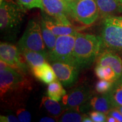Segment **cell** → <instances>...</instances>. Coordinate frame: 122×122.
I'll list each match as a JSON object with an SVG mask.
<instances>
[{
    "label": "cell",
    "mask_w": 122,
    "mask_h": 122,
    "mask_svg": "<svg viewBox=\"0 0 122 122\" xmlns=\"http://www.w3.org/2000/svg\"><path fill=\"white\" fill-rule=\"evenodd\" d=\"M32 89L26 74L15 70L4 61L0 62L1 101L7 106L22 102Z\"/></svg>",
    "instance_id": "1"
},
{
    "label": "cell",
    "mask_w": 122,
    "mask_h": 122,
    "mask_svg": "<svg viewBox=\"0 0 122 122\" xmlns=\"http://www.w3.org/2000/svg\"><path fill=\"white\" fill-rule=\"evenodd\" d=\"M101 48L100 36L77 32L73 52L75 63L80 70L90 67L96 61Z\"/></svg>",
    "instance_id": "2"
},
{
    "label": "cell",
    "mask_w": 122,
    "mask_h": 122,
    "mask_svg": "<svg viewBox=\"0 0 122 122\" xmlns=\"http://www.w3.org/2000/svg\"><path fill=\"white\" fill-rule=\"evenodd\" d=\"M25 9L14 0H0V28L5 37H16L23 20Z\"/></svg>",
    "instance_id": "3"
},
{
    "label": "cell",
    "mask_w": 122,
    "mask_h": 122,
    "mask_svg": "<svg viewBox=\"0 0 122 122\" xmlns=\"http://www.w3.org/2000/svg\"><path fill=\"white\" fill-rule=\"evenodd\" d=\"M100 37L101 50L122 54V16L111 15L105 18Z\"/></svg>",
    "instance_id": "4"
},
{
    "label": "cell",
    "mask_w": 122,
    "mask_h": 122,
    "mask_svg": "<svg viewBox=\"0 0 122 122\" xmlns=\"http://www.w3.org/2000/svg\"><path fill=\"white\" fill-rule=\"evenodd\" d=\"M67 2L68 14L81 23L91 25L100 16L96 0H67Z\"/></svg>",
    "instance_id": "5"
},
{
    "label": "cell",
    "mask_w": 122,
    "mask_h": 122,
    "mask_svg": "<svg viewBox=\"0 0 122 122\" xmlns=\"http://www.w3.org/2000/svg\"><path fill=\"white\" fill-rule=\"evenodd\" d=\"M19 49L37 51L46 55L48 51L42 37L41 21L30 19L27 24L25 31L18 42Z\"/></svg>",
    "instance_id": "6"
},
{
    "label": "cell",
    "mask_w": 122,
    "mask_h": 122,
    "mask_svg": "<svg viewBox=\"0 0 122 122\" xmlns=\"http://www.w3.org/2000/svg\"><path fill=\"white\" fill-rule=\"evenodd\" d=\"M76 33L58 36L54 49L48 52V61L50 62L59 61L75 64L73 58V52Z\"/></svg>",
    "instance_id": "7"
},
{
    "label": "cell",
    "mask_w": 122,
    "mask_h": 122,
    "mask_svg": "<svg viewBox=\"0 0 122 122\" xmlns=\"http://www.w3.org/2000/svg\"><path fill=\"white\" fill-rule=\"evenodd\" d=\"M0 58L15 70L26 74L28 66L25 62L19 47L12 44L1 42Z\"/></svg>",
    "instance_id": "8"
},
{
    "label": "cell",
    "mask_w": 122,
    "mask_h": 122,
    "mask_svg": "<svg viewBox=\"0 0 122 122\" xmlns=\"http://www.w3.org/2000/svg\"><path fill=\"white\" fill-rule=\"evenodd\" d=\"M92 97L90 89L88 86H78L66 93L62 100V105L65 110H74L79 111V109ZM80 112V111H79Z\"/></svg>",
    "instance_id": "9"
},
{
    "label": "cell",
    "mask_w": 122,
    "mask_h": 122,
    "mask_svg": "<svg viewBox=\"0 0 122 122\" xmlns=\"http://www.w3.org/2000/svg\"><path fill=\"white\" fill-rule=\"evenodd\" d=\"M57 79L65 86L74 85L77 80L80 69L74 63L65 62H50Z\"/></svg>",
    "instance_id": "10"
},
{
    "label": "cell",
    "mask_w": 122,
    "mask_h": 122,
    "mask_svg": "<svg viewBox=\"0 0 122 122\" xmlns=\"http://www.w3.org/2000/svg\"><path fill=\"white\" fill-rule=\"evenodd\" d=\"M46 14L66 24H71L68 19L67 0H42Z\"/></svg>",
    "instance_id": "11"
},
{
    "label": "cell",
    "mask_w": 122,
    "mask_h": 122,
    "mask_svg": "<svg viewBox=\"0 0 122 122\" xmlns=\"http://www.w3.org/2000/svg\"><path fill=\"white\" fill-rule=\"evenodd\" d=\"M96 65L111 67L115 72L118 79L121 77L122 60L117 53L109 50H101L96 59Z\"/></svg>",
    "instance_id": "12"
},
{
    "label": "cell",
    "mask_w": 122,
    "mask_h": 122,
    "mask_svg": "<svg viewBox=\"0 0 122 122\" xmlns=\"http://www.w3.org/2000/svg\"><path fill=\"white\" fill-rule=\"evenodd\" d=\"M113 108L107 93L102 96L91 97L79 109L80 112H84L89 109L102 112L107 115L111 109Z\"/></svg>",
    "instance_id": "13"
},
{
    "label": "cell",
    "mask_w": 122,
    "mask_h": 122,
    "mask_svg": "<svg viewBox=\"0 0 122 122\" xmlns=\"http://www.w3.org/2000/svg\"><path fill=\"white\" fill-rule=\"evenodd\" d=\"M42 21L48 28L57 36L61 35H71L77 32L71 24H66L51 17L46 14L43 15Z\"/></svg>",
    "instance_id": "14"
},
{
    "label": "cell",
    "mask_w": 122,
    "mask_h": 122,
    "mask_svg": "<svg viewBox=\"0 0 122 122\" xmlns=\"http://www.w3.org/2000/svg\"><path fill=\"white\" fill-rule=\"evenodd\" d=\"M30 70L36 78L45 84H49L57 79L52 66L48 62L33 67Z\"/></svg>",
    "instance_id": "15"
},
{
    "label": "cell",
    "mask_w": 122,
    "mask_h": 122,
    "mask_svg": "<svg viewBox=\"0 0 122 122\" xmlns=\"http://www.w3.org/2000/svg\"><path fill=\"white\" fill-rule=\"evenodd\" d=\"M20 50L25 62L30 68L42 65L47 62V59L48 60V56L41 53L26 49H20Z\"/></svg>",
    "instance_id": "16"
},
{
    "label": "cell",
    "mask_w": 122,
    "mask_h": 122,
    "mask_svg": "<svg viewBox=\"0 0 122 122\" xmlns=\"http://www.w3.org/2000/svg\"><path fill=\"white\" fill-rule=\"evenodd\" d=\"M98 5L100 15L103 18L114 15L118 12L119 0H96Z\"/></svg>",
    "instance_id": "17"
},
{
    "label": "cell",
    "mask_w": 122,
    "mask_h": 122,
    "mask_svg": "<svg viewBox=\"0 0 122 122\" xmlns=\"http://www.w3.org/2000/svg\"><path fill=\"white\" fill-rule=\"evenodd\" d=\"M107 94L113 107L122 106V79L113 82L112 88Z\"/></svg>",
    "instance_id": "18"
},
{
    "label": "cell",
    "mask_w": 122,
    "mask_h": 122,
    "mask_svg": "<svg viewBox=\"0 0 122 122\" xmlns=\"http://www.w3.org/2000/svg\"><path fill=\"white\" fill-rule=\"evenodd\" d=\"M41 105L50 115L54 117H59L63 113L65 110L57 101H55L50 97H43L41 100Z\"/></svg>",
    "instance_id": "19"
},
{
    "label": "cell",
    "mask_w": 122,
    "mask_h": 122,
    "mask_svg": "<svg viewBox=\"0 0 122 122\" xmlns=\"http://www.w3.org/2000/svg\"><path fill=\"white\" fill-rule=\"evenodd\" d=\"M62 85V83L58 79L49 84L47 89V95L48 97L57 101L62 100L67 93Z\"/></svg>",
    "instance_id": "20"
},
{
    "label": "cell",
    "mask_w": 122,
    "mask_h": 122,
    "mask_svg": "<svg viewBox=\"0 0 122 122\" xmlns=\"http://www.w3.org/2000/svg\"><path fill=\"white\" fill-rule=\"evenodd\" d=\"M41 27L44 43L48 52H49L54 49L58 36L54 34L51 30L46 26L42 19L41 20Z\"/></svg>",
    "instance_id": "21"
},
{
    "label": "cell",
    "mask_w": 122,
    "mask_h": 122,
    "mask_svg": "<svg viewBox=\"0 0 122 122\" xmlns=\"http://www.w3.org/2000/svg\"><path fill=\"white\" fill-rule=\"evenodd\" d=\"M94 70L96 75L99 79L112 82L118 80L117 74L111 67L96 65Z\"/></svg>",
    "instance_id": "22"
},
{
    "label": "cell",
    "mask_w": 122,
    "mask_h": 122,
    "mask_svg": "<svg viewBox=\"0 0 122 122\" xmlns=\"http://www.w3.org/2000/svg\"><path fill=\"white\" fill-rule=\"evenodd\" d=\"M85 115L80 114L79 111L74 110H67L59 117L58 121L60 122H81Z\"/></svg>",
    "instance_id": "23"
},
{
    "label": "cell",
    "mask_w": 122,
    "mask_h": 122,
    "mask_svg": "<svg viewBox=\"0 0 122 122\" xmlns=\"http://www.w3.org/2000/svg\"><path fill=\"white\" fill-rule=\"evenodd\" d=\"M15 1L25 9L39 8L44 11L42 0H15Z\"/></svg>",
    "instance_id": "24"
},
{
    "label": "cell",
    "mask_w": 122,
    "mask_h": 122,
    "mask_svg": "<svg viewBox=\"0 0 122 122\" xmlns=\"http://www.w3.org/2000/svg\"><path fill=\"white\" fill-rule=\"evenodd\" d=\"M113 82L106 80L101 79L96 85V90L98 93L102 94L107 93L110 91L112 86Z\"/></svg>",
    "instance_id": "25"
},
{
    "label": "cell",
    "mask_w": 122,
    "mask_h": 122,
    "mask_svg": "<svg viewBox=\"0 0 122 122\" xmlns=\"http://www.w3.org/2000/svg\"><path fill=\"white\" fill-rule=\"evenodd\" d=\"M16 115L19 122H30L31 121V115L25 109L20 108L18 109L16 111Z\"/></svg>",
    "instance_id": "26"
},
{
    "label": "cell",
    "mask_w": 122,
    "mask_h": 122,
    "mask_svg": "<svg viewBox=\"0 0 122 122\" xmlns=\"http://www.w3.org/2000/svg\"><path fill=\"white\" fill-rule=\"evenodd\" d=\"M89 116L94 122H106V114L101 111L93 110L89 112Z\"/></svg>",
    "instance_id": "27"
},
{
    "label": "cell",
    "mask_w": 122,
    "mask_h": 122,
    "mask_svg": "<svg viewBox=\"0 0 122 122\" xmlns=\"http://www.w3.org/2000/svg\"><path fill=\"white\" fill-rule=\"evenodd\" d=\"M107 115L115 118L118 122H122V114L117 107H113L110 110Z\"/></svg>",
    "instance_id": "28"
},
{
    "label": "cell",
    "mask_w": 122,
    "mask_h": 122,
    "mask_svg": "<svg viewBox=\"0 0 122 122\" xmlns=\"http://www.w3.org/2000/svg\"><path fill=\"white\" fill-rule=\"evenodd\" d=\"M0 121L1 122H18L19 120L17 117L13 115H9L7 116L1 115Z\"/></svg>",
    "instance_id": "29"
},
{
    "label": "cell",
    "mask_w": 122,
    "mask_h": 122,
    "mask_svg": "<svg viewBox=\"0 0 122 122\" xmlns=\"http://www.w3.org/2000/svg\"><path fill=\"white\" fill-rule=\"evenodd\" d=\"M40 122H54L56 120L54 118H50V117H44L40 120Z\"/></svg>",
    "instance_id": "30"
},
{
    "label": "cell",
    "mask_w": 122,
    "mask_h": 122,
    "mask_svg": "<svg viewBox=\"0 0 122 122\" xmlns=\"http://www.w3.org/2000/svg\"><path fill=\"white\" fill-rule=\"evenodd\" d=\"M106 122H118V120L116 119L115 118H114V117H112V116L109 115H107Z\"/></svg>",
    "instance_id": "31"
},
{
    "label": "cell",
    "mask_w": 122,
    "mask_h": 122,
    "mask_svg": "<svg viewBox=\"0 0 122 122\" xmlns=\"http://www.w3.org/2000/svg\"><path fill=\"white\" fill-rule=\"evenodd\" d=\"M118 12L120 13H122V0H119L118 1Z\"/></svg>",
    "instance_id": "32"
},
{
    "label": "cell",
    "mask_w": 122,
    "mask_h": 122,
    "mask_svg": "<svg viewBox=\"0 0 122 122\" xmlns=\"http://www.w3.org/2000/svg\"><path fill=\"white\" fill-rule=\"evenodd\" d=\"M83 122H93V120L92 119L91 117H87L86 115H85V117H84L83 119Z\"/></svg>",
    "instance_id": "33"
},
{
    "label": "cell",
    "mask_w": 122,
    "mask_h": 122,
    "mask_svg": "<svg viewBox=\"0 0 122 122\" xmlns=\"http://www.w3.org/2000/svg\"><path fill=\"white\" fill-rule=\"evenodd\" d=\"M117 108L119 110V111H120V112H121V114H122V106H118V107H117Z\"/></svg>",
    "instance_id": "34"
},
{
    "label": "cell",
    "mask_w": 122,
    "mask_h": 122,
    "mask_svg": "<svg viewBox=\"0 0 122 122\" xmlns=\"http://www.w3.org/2000/svg\"><path fill=\"white\" fill-rule=\"evenodd\" d=\"M120 79H122V76H121V77H120ZM120 78H119V79H120Z\"/></svg>",
    "instance_id": "35"
}]
</instances>
